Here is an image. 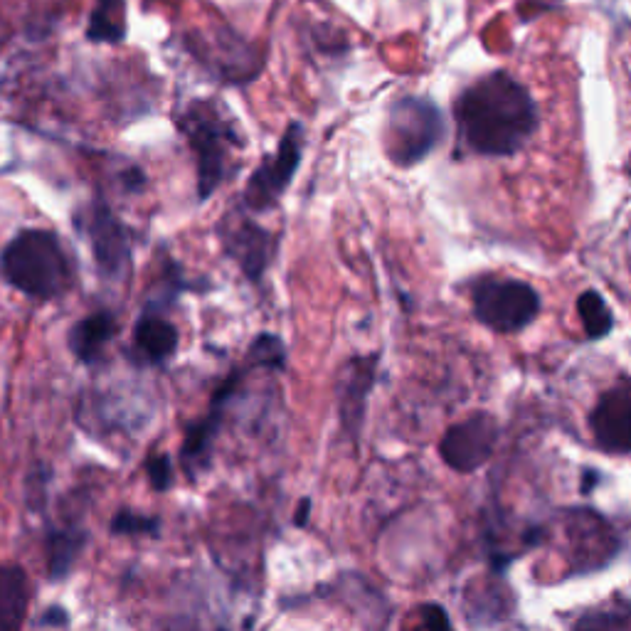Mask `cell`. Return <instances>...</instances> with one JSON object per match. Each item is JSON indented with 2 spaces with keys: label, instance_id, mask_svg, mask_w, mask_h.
I'll return each instance as SVG.
<instances>
[{
  "label": "cell",
  "instance_id": "30bf717a",
  "mask_svg": "<svg viewBox=\"0 0 631 631\" xmlns=\"http://www.w3.org/2000/svg\"><path fill=\"white\" fill-rule=\"evenodd\" d=\"M375 375H378V355H358L341 368L338 375V415L341 424L351 439L360 437L365 412H368V397L373 392Z\"/></svg>",
  "mask_w": 631,
  "mask_h": 631
},
{
  "label": "cell",
  "instance_id": "e0dca14e",
  "mask_svg": "<svg viewBox=\"0 0 631 631\" xmlns=\"http://www.w3.org/2000/svg\"><path fill=\"white\" fill-rule=\"evenodd\" d=\"M126 0H94L89 15L87 40L99 45H119L126 40Z\"/></svg>",
  "mask_w": 631,
  "mask_h": 631
},
{
  "label": "cell",
  "instance_id": "9c48e42d",
  "mask_svg": "<svg viewBox=\"0 0 631 631\" xmlns=\"http://www.w3.org/2000/svg\"><path fill=\"white\" fill-rule=\"evenodd\" d=\"M595 447L604 454H631V378L617 380L599 395L590 412Z\"/></svg>",
  "mask_w": 631,
  "mask_h": 631
},
{
  "label": "cell",
  "instance_id": "484cf974",
  "mask_svg": "<svg viewBox=\"0 0 631 631\" xmlns=\"http://www.w3.org/2000/svg\"><path fill=\"white\" fill-rule=\"evenodd\" d=\"M309 511H311V501L309 498H304V501L299 503V508H296V518H294V523L296 526H306V521H309Z\"/></svg>",
  "mask_w": 631,
  "mask_h": 631
},
{
  "label": "cell",
  "instance_id": "7c38bea8",
  "mask_svg": "<svg viewBox=\"0 0 631 631\" xmlns=\"http://www.w3.org/2000/svg\"><path fill=\"white\" fill-rule=\"evenodd\" d=\"M134 348L143 363H166L178 351V328L168 318L146 311L134 328Z\"/></svg>",
  "mask_w": 631,
  "mask_h": 631
},
{
  "label": "cell",
  "instance_id": "ac0fdd59",
  "mask_svg": "<svg viewBox=\"0 0 631 631\" xmlns=\"http://www.w3.org/2000/svg\"><path fill=\"white\" fill-rule=\"evenodd\" d=\"M572 631H631V602H609L587 609Z\"/></svg>",
  "mask_w": 631,
  "mask_h": 631
},
{
  "label": "cell",
  "instance_id": "603a6c76",
  "mask_svg": "<svg viewBox=\"0 0 631 631\" xmlns=\"http://www.w3.org/2000/svg\"><path fill=\"white\" fill-rule=\"evenodd\" d=\"M146 469H148V481H151V486L156 491H166L168 486L173 484V474H171L173 466L166 454L151 456V459L146 461Z\"/></svg>",
  "mask_w": 631,
  "mask_h": 631
},
{
  "label": "cell",
  "instance_id": "ba28073f",
  "mask_svg": "<svg viewBox=\"0 0 631 631\" xmlns=\"http://www.w3.org/2000/svg\"><path fill=\"white\" fill-rule=\"evenodd\" d=\"M99 272L109 279H121L131 267V242L124 222L114 215L109 205L94 200L77 217Z\"/></svg>",
  "mask_w": 631,
  "mask_h": 631
},
{
  "label": "cell",
  "instance_id": "d4e9b609",
  "mask_svg": "<svg viewBox=\"0 0 631 631\" xmlns=\"http://www.w3.org/2000/svg\"><path fill=\"white\" fill-rule=\"evenodd\" d=\"M45 624H55V627H65L67 622H70V617H67V612L62 607H52L47 609L45 619H42Z\"/></svg>",
  "mask_w": 631,
  "mask_h": 631
},
{
  "label": "cell",
  "instance_id": "ffe728a7",
  "mask_svg": "<svg viewBox=\"0 0 631 631\" xmlns=\"http://www.w3.org/2000/svg\"><path fill=\"white\" fill-rule=\"evenodd\" d=\"M247 360L252 365H262V368H274L281 370L286 365V346L279 336L272 333H262L257 336V341L249 348Z\"/></svg>",
  "mask_w": 631,
  "mask_h": 631
},
{
  "label": "cell",
  "instance_id": "9a60e30c",
  "mask_svg": "<svg viewBox=\"0 0 631 631\" xmlns=\"http://www.w3.org/2000/svg\"><path fill=\"white\" fill-rule=\"evenodd\" d=\"M220 422H222V407L210 405V412L203 417V420L188 424V429H185L183 447H180V461H183L185 471H188L193 479L200 474V471L208 469L210 449L217 437V429H220Z\"/></svg>",
  "mask_w": 631,
  "mask_h": 631
},
{
  "label": "cell",
  "instance_id": "52a82bcc",
  "mask_svg": "<svg viewBox=\"0 0 631 631\" xmlns=\"http://www.w3.org/2000/svg\"><path fill=\"white\" fill-rule=\"evenodd\" d=\"M501 427L489 412H474L452 424L439 439V456L456 474H474L493 459Z\"/></svg>",
  "mask_w": 631,
  "mask_h": 631
},
{
  "label": "cell",
  "instance_id": "6da1fadb",
  "mask_svg": "<svg viewBox=\"0 0 631 631\" xmlns=\"http://www.w3.org/2000/svg\"><path fill=\"white\" fill-rule=\"evenodd\" d=\"M454 116L461 141L476 156H513L538 129L533 97L508 72L486 74L466 87L456 97Z\"/></svg>",
  "mask_w": 631,
  "mask_h": 631
},
{
  "label": "cell",
  "instance_id": "2e32d148",
  "mask_svg": "<svg viewBox=\"0 0 631 631\" xmlns=\"http://www.w3.org/2000/svg\"><path fill=\"white\" fill-rule=\"evenodd\" d=\"M87 545L82 528H57L47 533V575L50 580H65Z\"/></svg>",
  "mask_w": 631,
  "mask_h": 631
},
{
  "label": "cell",
  "instance_id": "d6986e66",
  "mask_svg": "<svg viewBox=\"0 0 631 631\" xmlns=\"http://www.w3.org/2000/svg\"><path fill=\"white\" fill-rule=\"evenodd\" d=\"M577 314L582 318V326L590 338H604L612 331L614 316L607 309V301L597 294V291H585V294L577 299Z\"/></svg>",
  "mask_w": 631,
  "mask_h": 631
},
{
  "label": "cell",
  "instance_id": "cb8c5ba5",
  "mask_svg": "<svg viewBox=\"0 0 631 631\" xmlns=\"http://www.w3.org/2000/svg\"><path fill=\"white\" fill-rule=\"evenodd\" d=\"M599 481H602V474H599L597 469H585V471H582L580 491H582V493H592V491L597 489Z\"/></svg>",
  "mask_w": 631,
  "mask_h": 631
},
{
  "label": "cell",
  "instance_id": "8fae6325",
  "mask_svg": "<svg viewBox=\"0 0 631 631\" xmlns=\"http://www.w3.org/2000/svg\"><path fill=\"white\" fill-rule=\"evenodd\" d=\"M220 235L225 254L232 262L240 264L245 277L252 281L262 279L269 262H272V235H269L262 225H257V222L247 220V217L242 215L230 217V220L220 227Z\"/></svg>",
  "mask_w": 631,
  "mask_h": 631
},
{
  "label": "cell",
  "instance_id": "3957f363",
  "mask_svg": "<svg viewBox=\"0 0 631 631\" xmlns=\"http://www.w3.org/2000/svg\"><path fill=\"white\" fill-rule=\"evenodd\" d=\"M178 124L198 163V195L200 200H208L227 176V156L235 134L210 102L185 106Z\"/></svg>",
  "mask_w": 631,
  "mask_h": 631
},
{
  "label": "cell",
  "instance_id": "277c9868",
  "mask_svg": "<svg viewBox=\"0 0 631 631\" xmlns=\"http://www.w3.org/2000/svg\"><path fill=\"white\" fill-rule=\"evenodd\" d=\"M444 139V119L437 104L422 97H402L387 116V156L402 168L424 161Z\"/></svg>",
  "mask_w": 631,
  "mask_h": 631
},
{
  "label": "cell",
  "instance_id": "7a4b0ae2",
  "mask_svg": "<svg viewBox=\"0 0 631 631\" xmlns=\"http://www.w3.org/2000/svg\"><path fill=\"white\" fill-rule=\"evenodd\" d=\"M0 269L13 289L37 301L57 299L70 286V262L50 230L18 232L0 254Z\"/></svg>",
  "mask_w": 631,
  "mask_h": 631
},
{
  "label": "cell",
  "instance_id": "4fadbf2b",
  "mask_svg": "<svg viewBox=\"0 0 631 631\" xmlns=\"http://www.w3.org/2000/svg\"><path fill=\"white\" fill-rule=\"evenodd\" d=\"M30 607V582L23 567L0 562V631H23Z\"/></svg>",
  "mask_w": 631,
  "mask_h": 631
},
{
  "label": "cell",
  "instance_id": "5bb4252c",
  "mask_svg": "<svg viewBox=\"0 0 631 631\" xmlns=\"http://www.w3.org/2000/svg\"><path fill=\"white\" fill-rule=\"evenodd\" d=\"M116 336V318L109 311H97V314L84 316L72 326L67 343L70 351L77 355L82 363L92 365L102 358L104 348L109 346L111 338Z\"/></svg>",
  "mask_w": 631,
  "mask_h": 631
},
{
  "label": "cell",
  "instance_id": "5b68a950",
  "mask_svg": "<svg viewBox=\"0 0 631 631\" xmlns=\"http://www.w3.org/2000/svg\"><path fill=\"white\" fill-rule=\"evenodd\" d=\"M471 304L484 326L498 333H518L538 316L540 296L526 281L484 279L471 291Z\"/></svg>",
  "mask_w": 631,
  "mask_h": 631
},
{
  "label": "cell",
  "instance_id": "8992f818",
  "mask_svg": "<svg viewBox=\"0 0 631 631\" xmlns=\"http://www.w3.org/2000/svg\"><path fill=\"white\" fill-rule=\"evenodd\" d=\"M301 158H304V126L289 124L277 151L264 158L257 171L249 176L245 190L247 208L257 212L274 208L299 171Z\"/></svg>",
  "mask_w": 631,
  "mask_h": 631
},
{
  "label": "cell",
  "instance_id": "7402d4cb",
  "mask_svg": "<svg viewBox=\"0 0 631 631\" xmlns=\"http://www.w3.org/2000/svg\"><path fill=\"white\" fill-rule=\"evenodd\" d=\"M415 631H452L449 612L437 602H427L417 607V627Z\"/></svg>",
  "mask_w": 631,
  "mask_h": 631
},
{
  "label": "cell",
  "instance_id": "44dd1931",
  "mask_svg": "<svg viewBox=\"0 0 631 631\" xmlns=\"http://www.w3.org/2000/svg\"><path fill=\"white\" fill-rule=\"evenodd\" d=\"M158 528H161L158 518L139 516L134 511L116 513L114 521H111V530L116 535H158Z\"/></svg>",
  "mask_w": 631,
  "mask_h": 631
}]
</instances>
